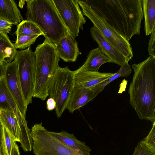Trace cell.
I'll list each match as a JSON object with an SVG mask.
<instances>
[{"label": "cell", "instance_id": "cell-1", "mask_svg": "<svg viewBox=\"0 0 155 155\" xmlns=\"http://www.w3.org/2000/svg\"><path fill=\"white\" fill-rule=\"evenodd\" d=\"M142 0H84L107 24L128 41L140 33Z\"/></svg>", "mask_w": 155, "mask_h": 155}, {"label": "cell", "instance_id": "cell-2", "mask_svg": "<svg viewBox=\"0 0 155 155\" xmlns=\"http://www.w3.org/2000/svg\"><path fill=\"white\" fill-rule=\"evenodd\" d=\"M134 72L128 92L130 103L140 120L155 123V58L149 56L132 65Z\"/></svg>", "mask_w": 155, "mask_h": 155}, {"label": "cell", "instance_id": "cell-3", "mask_svg": "<svg viewBox=\"0 0 155 155\" xmlns=\"http://www.w3.org/2000/svg\"><path fill=\"white\" fill-rule=\"evenodd\" d=\"M26 20L35 24L55 44L69 34L52 0H27Z\"/></svg>", "mask_w": 155, "mask_h": 155}, {"label": "cell", "instance_id": "cell-4", "mask_svg": "<svg viewBox=\"0 0 155 155\" xmlns=\"http://www.w3.org/2000/svg\"><path fill=\"white\" fill-rule=\"evenodd\" d=\"M34 53L35 74L33 97L44 101L49 96V87L60 58L54 44L48 39L38 45Z\"/></svg>", "mask_w": 155, "mask_h": 155}, {"label": "cell", "instance_id": "cell-5", "mask_svg": "<svg viewBox=\"0 0 155 155\" xmlns=\"http://www.w3.org/2000/svg\"><path fill=\"white\" fill-rule=\"evenodd\" d=\"M74 73V71H71L68 66L62 68L59 66L50 83L49 96L56 102L55 110L58 118L67 109L75 87Z\"/></svg>", "mask_w": 155, "mask_h": 155}, {"label": "cell", "instance_id": "cell-6", "mask_svg": "<svg viewBox=\"0 0 155 155\" xmlns=\"http://www.w3.org/2000/svg\"><path fill=\"white\" fill-rule=\"evenodd\" d=\"M78 2L82 9L83 15L91 21L94 26L108 42L124 55L126 62L128 63L133 56L132 48L129 41L110 26L84 0H78Z\"/></svg>", "mask_w": 155, "mask_h": 155}, {"label": "cell", "instance_id": "cell-7", "mask_svg": "<svg viewBox=\"0 0 155 155\" xmlns=\"http://www.w3.org/2000/svg\"><path fill=\"white\" fill-rule=\"evenodd\" d=\"M31 134L34 155H86L56 139L42 126V122L34 125Z\"/></svg>", "mask_w": 155, "mask_h": 155}, {"label": "cell", "instance_id": "cell-8", "mask_svg": "<svg viewBox=\"0 0 155 155\" xmlns=\"http://www.w3.org/2000/svg\"><path fill=\"white\" fill-rule=\"evenodd\" d=\"M14 59L17 62L18 75L23 96L27 106L32 102L35 69L34 53L30 47L17 51Z\"/></svg>", "mask_w": 155, "mask_h": 155}, {"label": "cell", "instance_id": "cell-9", "mask_svg": "<svg viewBox=\"0 0 155 155\" xmlns=\"http://www.w3.org/2000/svg\"><path fill=\"white\" fill-rule=\"evenodd\" d=\"M52 1L69 33L75 38L86 22L78 0Z\"/></svg>", "mask_w": 155, "mask_h": 155}, {"label": "cell", "instance_id": "cell-10", "mask_svg": "<svg viewBox=\"0 0 155 155\" xmlns=\"http://www.w3.org/2000/svg\"><path fill=\"white\" fill-rule=\"evenodd\" d=\"M0 75L5 79L8 88L21 114L25 116L27 106L22 92L18 75V66L15 59L0 66Z\"/></svg>", "mask_w": 155, "mask_h": 155}, {"label": "cell", "instance_id": "cell-11", "mask_svg": "<svg viewBox=\"0 0 155 155\" xmlns=\"http://www.w3.org/2000/svg\"><path fill=\"white\" fill-rule=\"evenodd\" d=\"M74 72L75 87H83L92 89L97 84L115 74L92 72L78 69Z\"/></svg>", "mask_w": 155, "mask_h": 155}, {"label": "cell", "instance_id": "cell-12", "mask_svg": "<svg viewBox=\"0 0 155 155\" xmlns=\"http://www.w3.org/2000/svg\"><path fill=\"white\" fill-rule=\"evenodd\" d=\"M54 45L60 58L65 62H75L81 54L76 41L69 33Z\"/></svg>", "mask_w": 155, "mask_h": 155}, {"label": "cell", "instance_id": "cell-13", "mask_svg": "<svg viewBox=\"0 0 155 155\" xmlns=\"http://www.w3.org/2000/svg\"><path fill=\"white\" fill-rule=\"evenodd\" d=\"M90 32L92 37L98 44V47L110 58L112 63L120 66L125 62H127L124 55L107 41L95 27L93 26L91 28Z\"/></svg>", "mask_w": 155, "mask_h": 155}, {"label": "cell", "instance_id": "cell-14", "mask_svg": "<svg viewBox=\"0 0 155 155\" xmlns=\"http://www.w3.org/2000/svg\"><path fill=\"white\" fill-rule=\"evenodd\" d=\"M95 98L93 89L83 87H74L67 109L70 112L72 113Z\"/></svg>", "mask_w": 155, "mask_h": 155}, {"label": "cell", "instance_id": "cell-15", "mask_svg": "<svg viewBox=\"0 0 155 155\" xmlns=\"http://www.w3.org/2000/svg\"><path fill=\"white\" fill-rule=\"evenodd\" d=\"M107 63H112L110 58L98 47L90 51L85 62L78 69L98 72L100 67Z\"/></svg>", "mask_w": 155, "mask_h": 155}, {"label": "cell", "instance_id": "cell-16", "mask_svg": "<svg viewBox=\"0 0 155 155\" xmlns=\"http://www.w3.org/2000/svg\"><path fill=\"white\" fill-rule=\"evenodd\" d=\"M23 19L15 1L0 0V20L7 21L17 25Z\"/></svg>", "mask_w": 155, "mask_h": 155}, {"label": "cell", "instance_id": "cell-17", "mask_svg": "<svg viewBox=\"0 0 155 155\" xmlns=\"http://www.w3.org/2000/svg\"><path fill=\"white\" fill-rule=\"evenodd\" d=\"M54 137L76 151L86 155H90L91 149L85 143L78 140L73 134L62 130L60 132L49 131Z\"/></svg>", "mask_w": 155, "mask_h": 155}, {"label": "cell", "instance_id": "cell-18", "mask_svg": "<svg viewBox=\"0 0 155 155\" xmlns=\"http://www.w3.org/2000/svg\"><path fill=\"white\" fill-rule=\"evenodd\" d=\"M17 119L19 129V142L23 150L30 151L32 149L33 140L31 130L28 128L25 116L22 115L17 108L14 111Z\"/></svg>", "mask_w": 155, "mask_h": 155}, {"label": "cell", "instance_id": "cell-19", "mask_svg": "<svg viewBox=\"0 0 155 155\" xmlns=\"http://www.w3.org/2000/svg\"><path fill=\"white\" fill-rule=\"evenodd\" d=\"M0 120L13 140L19 142V129L14 112L0 110Z\"/></svg>", "mask_w": 155, "mask_h": 155}, {"label": "cell", "instance_id": "cell-20", "mask_svg": "<svg viewBox=\"0 0 155 155\" xmlns=\"http://www.w3.org/2000/svg\"><path fill=\"white\" fill-rule=\"evenodd\" d=\"M17 51L7 35L0 32V66L12 62Z\"/></svg>", "mask_w": 155, "mask_h": 155}, {"label": "cell", "instance_id": "cell-21", "mask_svg": "<svg viewBox=\"0 0 155 155\" xmlns=\"http://www.w3.org/2000/svg\"><path fill=\"white\" fill-rule=\"evenodd\" d=\"M145 35L150 34L155 28V0H142Z\"/></svg>", "mask_w": 155, "mask_h": 155}, {"label": "cell", "instance_id": "cell-22", "mask_svg": "<svg viewBox=\"0 0 155 155\" xmlns=\"http://www.w3.org/2000/svg\"><path fill=\"white\" fill-rule=\"evenodd\" d=\"M17 108L4 77L0 75V110L14 111Z\"/></svg>", "mask_w": 155, "mask_h": 155}, {"label": "cell", "instance_id": "cell-23", "mask_svg": "<svg viewBox=\"0 0 155 155\" xmlns=\"http://www.w3.org/2000/svg\"><path fill=\"white\" fill-rule=\"evenodd\" d=\"M132 69L128 62H125L120 66L118 71L108 79L101 82L96 85L93 89L95 97L104 89L108 84L118 78L126 77L131 73Z\"/></svg>", "mask_w": 155, "mask_h": 155}, {"label": "cell", "instance_id": "cell-24", "mask_svg": "<svg viewBox=\"0 0 155 155\" xmlns=\"http://www.w3.org/2000/svg\"><path fill=\"white\" fill-rule=\"evenodd\" d=\"M15 34L17 37L34 35H43L35 24L27 20H23L18 25Z\"/></svg>", "mask_w": 155, "mask_h": 155}, {"label": "cell", "instance_id": "cell-25", "mask_svg": "<svg viewBox=\"0 0 155 155\" xmlns=\"http://www.w3.org/2000/svg\"><path fill=\"white\" fill-rule=\"evenodd\" d=\"M14 141L7 131L2 126L0 130V150L2 155H11Z\"/></svg>", "mask_w": 155, "mask_h": 155}, {"label": "cell", "instance_id": "cell-26", "mask_svg": "<svg viewBox=\"0 0 155 155\" xmlns=\"http://www.w3.org/2000/svg\"><path fill=\"white\" fill-rule=\"evenodd\" d=\"M39 35L23 36L17 37L14 44L15 48L21 50L28 48L33 44L37 38L40 36Z\"/></svg>", "mask_w": 155, "mask_h": 155}, {"label": "cell", "instance_id": "cell-27", "mask_svg": "<svg viewBox=\"0 0 155 155\" xmlns=\"http://www.w3.org/2000/svg\"><path fill=\"white\" fill-rule=\"evenodd\" d=\"M140 142L155 151V123L153 124L152 128L148 135Z\"/></svg>", "mask_w": 155, "mask_h": 155}, {"label": "cell", "instance_id": "cell-28", "mask_svg": "<svg viewBox=\"0 0 155 155\" xmlns=\"http://www.w3.org/2000/svg\"><path fill=\"white\" fill-rule=\"evenodd\" d=\"M132 155H155V151L139 142L135 147Z\"/></svg>", "mask_w": 155, "mask_h": 155}, {"label": "cell", "instance_id": "cell-29", "mask_svg": "<svg viewBox=\"0 0 155 155\" xmlns=\"http://www.w3.org/2000/svg\"><path fill=\"white\" fill-rule=\"evenodd\" d=\"M150 34L148 44V51L150 56L155 58V28L153 29Z\"/></svg>", "mask_w": 155, "mask_h": 155}, {"label": "cell", "instance_id": "cell-30", "mask_svg": "<svg viewBox=\"0 0 155 155\" xmlns=\"http://www.w3.org/2000/svg\"><path fill=\"white\" fill-rule=\"evenodd\" d=\"M12 25L7 21L0 20V32L7 35L11 31Z\"/></svg>", "mask_w": 155, "mask_h": 155}, {"label": "cell", "instance_id": "cell-31", "mask_svg": "<svg viewBox=\"0 0 155 155\" xmlns=\"http://www.w3.org/2000/svg\"><path fill=\"white\" fill-rule=\"evenodd\" d=\"M47 108L49 111H51L55 109L56 106V103L52 98L50 97L46 101Z\"/></svg>", "mask_w": 155, "mask_h": 155}, {"label": "cell", "instance_id": "cell-32", "mask_svg": "<svg viewBox=\"0 0 155 155\" xmlns=\"http://www.w3.org/2000/svg\"><path fill=\"white\" fill-rule=\"evenodd\" d=\"M15 141L13 142L11 155H20L18 147Z\"/></svg>", "mask_w": 155, "mask_h": 155}, {"label": "cell", "instance_id": "cell-33", "mask_svg": "<svg viewBox=\"0 0 155 155\" xmlns=\"http://www.w3.org/2000/svg\"><path fill=\"white\" fill-rule=\"evenodd\" d=\"M26 0H20L19 1L18 3L19 6L21 8H22L25 4V2Z\"/></svg>", "mask_w": 155, "mask_h": 155}, {"label": "cell", "instance_id": "cell-34", "mask_svg": "<svg viewBox=\"0 0 155 155\" xmlns=\"http://www.w3.org/2000/svg\"><path fill=\"white\" fill-rule=\"evenodd\" d=\"M0 155H2L1 152L0 150Z\"/></svg>", "mask_w": 155, "mask_h": 155}]
</instances>
